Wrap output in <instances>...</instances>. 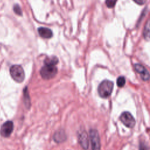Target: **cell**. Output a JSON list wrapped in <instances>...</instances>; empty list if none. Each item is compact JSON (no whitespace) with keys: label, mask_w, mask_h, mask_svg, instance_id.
I'll return each instance as SVG.
<instances>
[{"label":"cell","mask_w":150,"mask_h":150,"mask_svg":"<svg viewBox=\"0 0 150 150\" xmlns=\"http://www.w3.org/2000/svg\"><path fill=\"white\" fill-rule=\"evenodd\" d=\"M135 3H137V4H138V5H144L145 2H146V0H133Z\"/></svg>","instance_id":"ac0fdd59"},{"label":"cell","mask_w":150,"mask_h":150,"mask_svg":"<svg viewBox=\"0 0 150 150\" xmlns=\"http://www.w3.org/2000/svg\"><path fill=\"white\" fill-rule=\"evenodd\" d=\"M57 73V69L55 66L45 64L40 70V73L42 77L45 80L53 78Z\"/></svg>","instance_id":"3957f363"},{"label":"cell","mask_w":150,"mask_h":150,"mask_svg":"<svg viewBox=\"0 0 150 150\" xmlns=\"http://www.w3.org/2000/svg\"><path fill=\"white\" fill-rule=\"evenodd\" d=\"M13 11L18 15H22V12L20 6L18 4H15L13 6Z\"/></svg>","instance_id":"9a60e30c"},{"label":"cell","mask_w":150,"mask_h":150,"mask_svg":"<svg viewBox=\"0 0 150 150\" xmlns=\"http://www.w3.org/2000/svg\"><path fill=\"white\" fill-rule=\"evenodd\" d=\"M143 36L145 40H150V18L146 21L143 31Z\"/></svg>","instance_id":"7c38bea8"},{"label":"cell","mask_w":150,"mask_h":150,"mask_svg":"<svg viewBox=\"0 0 150 150\" xmlns=\"http://www.w3.org/2000/svg\"><path fill=\"white\" fill-rule=\"evenodd\" d=\"M58 62L59 60L56 56H52L50 57L46 58L44 61L45 64L53 65V66H55L58 63Z\"/></svg>","instance_id":"4fadbf2b"},{"label":"cell","mask_w":150,"mask_h":150,"mask_svg":"<svg viewBox=\"0 0 150 150\" xmlns=\"http://www.w3.org/2000/svg\"><path fill=\"white\" fill-rule=\"evenodd\" d=\"M10 74L12 78L18 83H21L25 79V72L19 65H13L10 68Z\"/></svg>","instance_id":"7a4b0ae2"},{"label":"cell","mask_w":150,"mask_h":150,"mask_svg":"<svg viewBox=\"0 0 150 150\" xmlns=\"http://www.w3.org/2000/svg\"><path fill=\"white\" fill-rule=\"evenodd\" d=\"M78 141L81 146L87 150L89 146V138L87 133L85 131H80L78 134Z\"/></svg>","instance_id":"52a82bcc"},{"label":"cell","mask_w":150,"mask_h":150,"mask_svg":"<svg viewBox=\"0 0 150 150\" xmlns=\"http://www.w3.org/2000/svg\"><path fill=\"white\" fill-rule=\"evenodd\" d=\"M90 139L91 144L92 150H100L101 144L100 139L98 131L95 129L90 130Z\"/></svg>","instance_id":"277c9868"},{"label":"cell","mask_w":150,"mask_h":150,"mask_svg":"<svg viewBox=\"0 0 150 150\" xmlns=\"http://www.w3.org/2000/svg\"><path fill=\"white\" fill-rule=\"evenodd\" d=\"M114 84L113 82L108 80H104L101 82L98 87V93L101 98H107L112 93L113 90Z\"/></svg>","instance_id":"6da1fadb"},{"label":"cell","mask_w":150,"mask_h":150,"mask_svg":"<svg viewBox=\"0 0 150 150\" xmlns=\"http://www.w3.org/2000/svg\"><path fill=\"white\" fill-rule=\"evenodd\" d=\"M23 102L25 107L27 109H29L31 106V103L27 87H25V88L23 89Z\"/></svg>","instance_id":"8fae6325"},{"label":"cell","mask_w":150,"mask_h":150,"mask_svg":"<svg viewBox=\"0 0 150 150\" xmlns=\"http://www.w3.org/2000/svg\"><path fill=\"white\" fill-rule=\"evenodd\" d=\"M117 1V0H106L105 4L108 8H112L115 6Z\"/></svg>","instance_id":"2e32d148"},{"label":"cell","mask_w":150,"mask_h":150,"mask_svg":"<svg viewBox=\"0 0 150 150\" xmlns=\"http://www.w3.org/2000/svg\"><path fill=\"white\" fill-rule=\"evenodd\" d=\"M139 150H150L148 145L144 142H140L139 145Z\"/></svg>","instance_id":"e0dca14e"},{"label":"cell","mask_w":150,"mask_h":150,"mask_svg":"<svg viewBox=\"0 0 150 150\" xmlns=\"http://www.w3.org/2000/svg\"><path fill=\"white\" fill-rule=\"evenodd\" d=\"M13 122L12 121H7L5 122L1 126L0 129V134L5 138L9 137L13 130Z\"/></svg>","instance_id":"8992f818"},{"label":"cell","mask_w":150,"mask_h":150,"mask_svg":"<svg viewBox=\"0 0 150 150\" xmlns=\"http://www.w3.org/2000/svg\"><path fill=\"white\" fill-rule=\"evenodd\" d=\"M134 68H135V70L139 74H140L141 77L144 81H148L149 80L150 74L148 71V70L145 68V67H144L142 65L140 64L136 63L134 65Z\"/></svg>","instance_id":"ba28073f"},{"label":"cell","mask_w":150,"mask_h":150,"mask_svg":"<svg viewBox=\"0 0 150 150\" xmlns=\"http://www.w3.org/2000/svg\"><path fill=\"white\" fill-rule=\"evenodd\" d=\"M38 30L39 35L43 38L49 39L53 36L52 31L47 28L40 27L38 28Z\"/></svg>","instance_id":"30bf717a"},{"label":"cell","mask_w":150,"mask_h":150,"mask_svg":"<svg viewBox=\"0 0 150 150\" xmlns=\"http://www.w3.org/2000/svg\"><path fill=\"white\" fill-rule=\"evenodd\" d=\"M66 139L67 136L63 129H60L56 131L53 135V139L56 143H62L65 141Z\"/></svg>","instance_id":"9c48e42d"},{"label":"cell","mask_w":150,"mask_h":150,"mask_svg":"<svg viewBox=\"0 0 150 150\" xmlns=\"http://www.w3.org/2000/svg\"><path fill=\"white\" fill-rule=\"evenodd\" d=\"M120 121L128 128H133L135 124V120L132 115L127 111L123 112L120 116Z\"/></svg>","instance_id":"5b68a950"},{"label":"cell","mask_w":150,"mask_h":150,"mask_svg":"<svg viewBox=\"0 0 150 150\" xmlns=\"http://www.w3.org/2000/svg\"><path fill=\"white\" fill-rule=\"evenodd\" d=\"M125 84V79L124 76H120L117 79V84L119 87H122Z\"/></svg>","instance_id":"5bb4252c"}]
</instances>
